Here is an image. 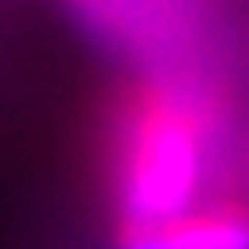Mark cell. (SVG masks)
Returning a JSON list of instances; mask_svg holds the SVG:
<instances>
[{
    "label": "cell",
    "instance_id": "cell-1",
    "mask_svg": "<svg viewBox=\"0 0 249 249\" xmlns=\"http://www.w3.org/2000/svg\"><path fill=\"white\" fill-rule=\"evenodd\" d=\"M232 80L131 72L102 118V186L114 220H160L228 190Z\"/></svg>",
    "mask_w": 249,
    "mask_h": 249
},
{
    "label": "cell",
    "instance_id": "cell-2",
    "mask_svg": "<svg viewBox=\"0 0 249 249\" xmlns=\"http://www.w3.org/2000/svg\"><path fill=\"white\" fill-rule=\"evenodd\" d=\"M110 249H249V195L224 190L160 220H114Z\"/></svg>",
    "mask_w": 249,
    "mask_h": 249
}]
</instances>
